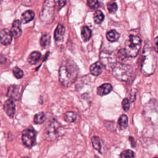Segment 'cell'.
Masks as SVG:
<instances>
[{
    "label": "cell",
    "mask_w": 158,
    "mask_h": 158,
    "mask_svg": "<svg viewBox=\"0 0 158 158\" xmlns=\"http://www.w3.org/2000/svg\"><path fill=\"white\" fill-rule=\"evenodd\" d=\"M113 75L121 81H128L132 75L133 68L131 65L118 63L113 67Z\"/></svg>",
    "instance_id": "cell-3"
},
{
    "label": "cell",
    "mask_w": 158,
    "mask_h": 158,
    "mask_svg": "<svg viewBox=\"0 0 158 158\" xmlns=\"http://www.w3.org/2000/svg\"><path fill=\"white\" fill-rule=\"evenodd\" d=\"M118 57L119 58V59L122 61H123L125 60L126 58L128 57L127 54H126L124 49H121L118 52Z\"/></svg>",
    "instance_id": "cell-30"
},
{
    "label": "cell",
    "mask_w": 158,
    "mask_h": 158,
    "mask_svg": "<svg viewBox=\"0 0 158 158\" xmlns=\"http://www.w3.org/2000/svg\"><path fill=\"white\" fill-rule=\"evenodd\" d=\"M93 19H94V22L97 24H99V23H101L103 21V20L104 19V15L101 10H96L94 13Z\"/></svg>",
    "instance_id": "cell-23"
},
{
    "label": "cell",
    "mask_w": 158,
    "mask_h": 158,
    "mask_svg": "<svg viewBox=\"0 0 158 158\" xmlns=\"http://www.w3.org/2000/svg\"><path fill=\"white\" fill-rule=\"evenodd\" d=\"M120 37V34L115 30H111L107 32L106 38L108 41L110 42H114L118 40Z\"/></svg>",
    "instance_id": "cell-19"
},
{
    "label": "cell",
    "mask_w": 158,
    "mask_h": 158,
    "mask_svg": "<svg viewBox=\"0 0 158 158\" xmlns=\"http://www.w3.org/2000/svg\"><path fill=\"white\" fill-rule=\"evenodd\" d=\"M46 120V115L44 112H41L36 114L34 117V122L36 124H41Z\"/></svg>",
    "instance_id": "cell-25"
},
{
    "label": "cell",
    "mask_w": 158,
    "mask_h": 158,
    "mask_svg": "<svg viewBox=\"0 0 158 158\" xmlns=\"http://www.w3.org/2000/svg\"><path fill=\"white\" fill-rule=\"evenodd\" d=\"M91 142L94 149L101 152V141L98 136H93L91 138Z\"/></svg>",
    "instance_id": "cell-22"
},
{
    "label": "cell",
    "mask_w": 158,
    "mask_h": 158,
    "mask_svg": "<svg viewBox=\"0 0 158 158\" xmlns=\"http://www.w3.org/2000/svg\"><path fill=\"white\" fill-rule=\"evenodd\" d=\"M62 130V126L55 119L51 120V122L46 126L44 136L46 140L51 141H54L60 136Z\"/></svg>",
    "instance_id": "cell-4"
},
{
    "label": "cell",
    "mask_w": 158,
    "mask_h": 158,
    "mask_svg": "<svg viewBox=\"0 0 158 158\" xmlns=\"http://www.w3.org/2000/svg\"><path fill=\"white\" fill-rule=\"evenodd\" d=\"M102 69H103V65L101 64V62L99 61L93 64L89 67V70L91 73L94 76L99 75L102 73Z\"/></svg>",
    "instance_id": "cell-13"
},
{
    "label": "cell",
    "mask_w": 158,
    "mask_h": 158,
    "mask_svg": "<svg viewBox=\"0 0 158 158\" xmlns=\"http://www.w3.org/2000/svg\"><path fill=\"white\" fill-rule=\"evenodd\" d=\"M122 107L125 111H128L130 108V103L128 98H125L122 101Z\"/></svg>",
    "instance_id": "cell-31"
},
{
    "label": "cell",
    "mask_w": 158,
    "mask_h": 158,
    "mask_svg": "<svg viewBox=\"0 0 158 158\" xmlns=\"http://www.w3.org/2000/svg\"><path fill=\"white\" fill-rule=\"evenodd\" d=\"M95 158H99V157H97V156H96V157H95Z\"/></svg>",
    "instance_id": "cell-36"
},
{
    "label": "cell",
    "mask_w": 158,
    "mask_h": 158,
    "mask_svg": "<svg viewBox=\"0 0 158 158\" xmlns=\"http://www.w3.org/2000/svg\"><path fill=\"white\" fill-rule=\"evenodd\" d=\"M51 41V36L49 34H44L40 39V44L43 48H46L49 46Z\"/></svg>",
    "instance_id": "cell-24"
},
{
    "label": "cell",
    "mask_w": 158,
    "mask_h": 158,
    "mask_svg": "<svg viewBox=\"0 0 158 158\" xmlns=\"http://www.w3.org/2000/svg\"><path fill=\"white\" fill-rule=\"evenodd\" d=\"M36 139V131L31 128H27L23 131L22 134V140L23 144L31 148L33 146Z\"/></svg>",
    "instance_id": "cell-8"
},
{
    "label": "cell",
    "mask_w": 158,
    "mask_h": 158,
    "mask_svg": "<svg viewBox=\"0 0 158 158\" xmlns=\"http://www.w3.org/2000/svg\"><path fill=\"white\" fill-rule=\"evenodd\" d=\"M112 89V86L110 83H104L99 86L97 89V94L99 96H104L109 94Z\"/></svg>",
    "instance_id": "cell-15"
},
{
    "label": "cell",
    "mask_w": 158,
    "mask_h": 158,
    "mask_svg": "<svg viewBox=\"0 0 158 158\" xmlns=\"http://www.w3.org/2000/svg\"><path fill=\"white\" fill-rule=\"evenodd\" d=\"M55 2L54 1H46L44 2L43 7L40 14L41 20L47 22L51 19L54 14V9L55 6Z\"/></svg>",
    "instance_id": "cell-7"
},
{
    "label": "cell",
    "mask_w": 158,
    "mask_h": 158,
    "mask_svg": "<svg viewBox=\"0 0 158 158\" xmlns=\"http://www.w3.org/2000/svg\"><path fill=\"white\" fill-rule=\"evenodd\" d=\"M64 33H65L64 27L61 24L58 25L55 30L54 34V37L55 40L57 41H61L64 38Z\"/></svg>",
    "instance_id": "cell-14"
},
{
    "label": "cell",
    "mask_w": 158,
    "mask_h": 158,
    "mask_svg": "<svg viewBox=\"0 0 158 158\" xmlns=\"http://www.w3.org/2000/svg\"><path fill=\"white\" fill-rule=\"evenodd\" d=\"M78 68L71 59L65 60L60 67L59 78L61 84L65 86H70L77 80Z\"/></svg>",
    "instance_id": "cell-1"
},
{
    "label": "cell",
    "mask_w": 158,
    "mask_h": 158,
    "mask_svg": "<svg viewBox=\"0 0 158 158\" xmlns=\"http://www.w3.org/2000/svg\"><path fill=\"white\" fill-rule=\"evenodd\" d=\"M101 62L106 69H108L115 65V57L114 54L110 51H103L100 54Z\"/></svg>",
    "instance_id": "cell-6"
},
{
    "label": "cell",
    "mask_w": 158,
    "mask_h": 158,
    "mask_svg": "<svg viewBox=\"0 0 158 158\" xmlns=\"http://www.w3.org/2000/svg\"><path fill=\"white\" fill-rule=\"evenodd\" d=\"M128 139H129V141H130V143H131V146H132L133 148H135V147L136 146V142H135V141L134 138H133L132 136H130Z\"/></svg>",
    "instance_id": "cell-33"
},
{
    "label": "cell",
    "mask_w": 158,
    "mask_h": 158,
    "mask_svg": "<svg viewBox=\"0 0 158 158\" xmlns=\"http://www.w3.org/2000/svg\"><path fill=\"white\" fill-rule=\"evenodd\" d=\"M4 109L6 114L10 118H13L15 112V105L13 101L8 99L5 101Z\"/></svg>",
    "instance_id": "cell-11"
},
{
    "label": "cell",
    "mask_w": 158,
    "mask_h": 158,
    "mask_svg": "<svg viewBox=\"0 0 158 158\" xmlns=\"http://www.w3.org/2000/svg\"><path fill=\"white\" fill-rule=\"evenodd\" d=\"M12 72H13L14 76L18 79H20V78H22V77L23 76V70H22L20 68H19L17 67H15L13 68Z\"/></svg>",
    "instance_id": "cell-27"
},
{
    "label": "cell",
    "mask_w": 158,
    "mask_h": 158,
    "mask_svg": "<svg viewBox=\"0 0 158 158\" xmlns=\"http://www.w3.org/2000/svg\"><path fill=\"white\" fill-rule=\"evenodd\" d=\"M87 4H88V6L90 8L93 9H97L99 6V2L96 0H89L87 1Z\"/></svg>",
    "instance_id": "cell-29"
},
{
    "label": "cell",
    "mask_w": 158,
    "mask_h": 158,
    "mask_svg": "<svg viewBox=\"0 0 158 158\" xmlns=\"http://www.w3.org/2000/svg\"><path fill=\"white\" fill-rule=\"evenodd\" d=\"M7 96L12 101H17L21 97V88L19 85H11L9 88Z\"/></svg>",
    "instance_id": "cell-9"
},
{
    "label": "cell",
    "mask_w": 158,
    "mask_h": 158,
    "mask_svg": "<svg viewBox=\"0 0 158 158\" xmlns=\"http://www.w3.org/2000/svg\"><path fill=\"white\" fill-rule=\"evenodd\" d=\"M128 126V117L126 115H122L118 120V127L121 130L125 129Z\"/></svg>",
    "instance_id": "cell-20"
},
{
    "label": "cell",
    "mask_w": 158,
    "mask_h": 158,
    "mask_svg": "<svg viewBox=\"0 0 158 158\" xmlns=\"http://www.w3.org/2000/svg\"><path fill=\"white\" fill-rule=\"evenodd\" d=\"M141 46V40L138 36L131 35L125 43L124 50L128 57H134L137 56Z\"/></svg>",
    "instance_id": "cell-2"
},
{
    "label": "cell",
    "mask_w": 158,
    "mask_h": 158,
    "mask_svg": "<svg viewBox=\"0 0 158 158\" xmlns=\"http://www.w3.org/2000/svg\"><path fill=\"white\" fill-rule=\"evenodd\" d=\"M57 3L59 4L58 5L59 6V9H60L62 7H63L65 4L66 1H59L57 2Z\"/></svg>",
    "instance_id": "cell-34"
},
{
    "label": "cell",
    "mask_w": 158,
    "mask_h": 158,
    "mask_svg": "<svg viewBox=\"0 0 158 158\" xmlns=\"http://www.w3.org/2000/svg\"><path fill=\"white\" fill-rule=\"evenodd\" d=\"M12 34L10 30L7 28L2 29L0 31V43L4 45H9L12 40Z\"/></svg>",
    "instance_id": "cell-10"
},
{
    "label": "cell",
    "mask_w": 158,
    "mask_h": 158,
    "mask_svg": "<svg viewBox=\"0 0 158 158\" xmlns=\"http://www.w3.org/2000/svg\"><path fill=\"white\" fill-rule=\"evenodd\" d=\"M154 158H158V157H154Z\"/></svg>",
    "instance_id": "cell-37"
},
{
    "label": "cell",
    "mask_w": 158,
    "mask_h": 158,
    "mask_svg": "<svg viewBox=\"0 0 158 158\" xmlns=\"http://www.w3.org/2000/svg\"><path fill=\"white\" fill-rule=\"evenodd\" d=\"M153 48L154 51L158 53V36L156 37L154 40V45H153Z\"/></svg>",
    "instance_id": "cell-32"
},
{
    "label": "cell",
    "mask_w": 158,
    "mask_h": 158,
    "mask_svg": "<svg viewBox=\"0 0 158 158\" xmlns=\"http://www.w3.org/2000/svg\"><path fill=\"white\" fill-rule=\"evenodd\" d=\"M41 54L40 52L33 51L29 55L27 59V60L30 64L35 65L37 62H38V61L41 58Z\"/></svg>",
    "instance_id": "cell-17"
},
{
    "label": "cell",
    "mask_w": 158,
    "mask_h": 158,
    "mask_svg": "<svg viewBox=\"0 0 158 158\" xmlns=\"http://www.w3.org/2000/svg\"><path fill=\"white\" fill-rule=\"evenodd\" d=\"M34 17L35 13L32 10H27L24 12L21 15V22H22V23H27L32 20Z\"/></svg>",
    "instance_id": "cell-16"
},
{
    "label": "cell",
    "mask_w": 158,
    "mask_h": 158,
    "mask_svg": "<svg viewBox=\"0 0 158 158\" xmlns=\"http://www.w3.org/2000/svg\"><path fill=\"white\" fill-rule=\"evenodd\" d=\"M77 117V115L75 112L69 111V112H67L64 114V119L67 122L71 123V122H73L76 120Z\"/></svg>",
    "instance_id": "cell-21"
},
{
    "label": "cell",
    "mask_w": 158,
    "mask_h": 158,
    "mask_svg": "<svg viewBox=\"0 0 158 158\" xmlns=\"http://www.w3.org/2000/svg\"><path fill=\"white\" fill-rule=\"evenodd\" d=\"M134 152L130 149H127L122 151L120 154V158H134Z\"/></svg>",
    "instance_id": "cell-26"
},
{
    "label": "cell",
    "mask_w": 158,
    "mask_h": 158,
    "mask_svg": "<svg viewBox=\"0 0 158 158\" xmlns=\"http://www.w3.org/2000/svg\"><path fill=\"white\" fill-rule=\"evenodd\" d=\"M92 31L90 28L87 26H83L81 30V35L82 39L85 41H88L91 36Z\"/></svg>",
    "instance_id": "cell-18"
},
{
    "label": "cell",
    "mask_w": 158,
    "mask_h": 158,
    "mask_svg": "<svg viewBox=\"0 0 158 158\" xmlns=\"http://www.w3.org/2000/svg\"><path fill=\"white\" fill-rule=\"evenodd\" d=\"M145 50L146 54L144 52V59L142 64V70L143 72L149 74L154 72L156 67V57L154 55V52H152L151 49H147Z\"/></svg>",
    "instance_id": "cell-5"
},
{
    "label": "cell",
    "mask_w": 158,
    "mask_h": 158,
    "mask_svg": "<svg viewBox=\"0 0 158 158\" xmlns=\"http://www.w3.org/2000/svg\"><path fill=\"white\" fill-rule=\"evenodd\" d=\"M23 158H29V157H23Z\"/></svg>",
    "instance_id": "cell-35"
},
{
    "label": "cell",
    "mask_w": 158,
    "mask_h": 158,
    "mask_svg": "<svg viewBox=\"0 0 158 158\" xmlns=\"http://www.w3.org/2000/svg\"><path fill=\"white\" fill-rule=\"evenodd\" d=\"M10 31L15 38H19L20 36L22 31L21 29V21L20 20H15L13 22Z\"/></svg>",
    "instance_id": "cell-12"
},
{
    "label": "cell",
    "mask_w": 158,
    "mask_h": 158,
    "mask_svg": "<svg viewBox=\"0 0 158 158\" xmlns=\"http://www.w3.org/2000/svg\"><path fill=\"white\" fill-rule=\"evenodd\" d=\"M107 9L110 13H115L117 10V5L115 2H110L107 4Z\"/></svg>",
    "instance_id": "cell-28"
},
{
    "label": "cell",
    "mask_w": 158,
    "mask_h": 158,
    "mask_svg": "<svg viewBox=\"0 0 158 158\" xmlns=\"http://www.w3.org/2000/svg\"></svg>",
    "instance_id": "cell-38"
}]
</instances>
